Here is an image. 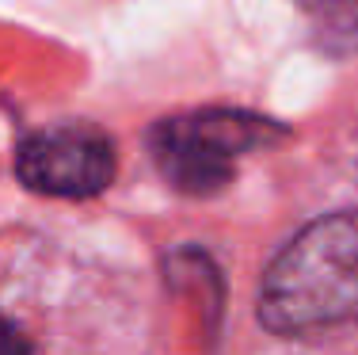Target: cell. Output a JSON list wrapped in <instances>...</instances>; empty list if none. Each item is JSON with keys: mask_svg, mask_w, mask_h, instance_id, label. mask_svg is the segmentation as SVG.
<instances>
[{"mask_svg": "<svg viewBox=\"0 0 358 355\" xmlns=\"http://www.w3.org/2000/svg\"><path fill=\"white\" fill-rule=\"evenodd\" d=\"M259 317L275 333H317L358 321V210L309 222L271 260Z\"/></svg>", "mask_w": 358, "mask_h": 355, "instance_id": "1", "label": "cell"}, {"mask_svg": "<svg viewBox=\"0 0 358 355\" xmlns=\"http://www.w3.org/2000/svg\"><path fill=\"white\" fill-rule=\"evenodd\" d=\"M278 134L275 123L244 111H194L152 126L149 149L164 180L183 195L221 191L236 172L241 153L267 146Z\"/></svg>", "mask_w": 358, "mask_h": 355, "instance_id": "2", "label": "cell"}, {"mask_svg": "<svg viewBox=\"0 0 358 355\" xmlns=\"http://www.w3.org/2000/svg\"><path fill=\"white\" fill-rule=\"evenodd\" d=\"M15 172L23 188L38 195H57V199H84L99 195L115 180V149L107 134L96 126H54L38 130L15 153Z\"/></svg>", "mask_w": 358, "mask_h": 355, "instance_id": "3", "label": "cell"}, {"mask_svg": "<svg viewBox=\"0 0 358 355\" xmlns=\"http://www.w3.org/2000/svg\"><path fill=\"white\" fill-rule=\"evenodd\" d=\"M313 35L328 54H347L358 46V0H305Z\"/></svg>", "mask_w": 358, "mask_h": 355, "instance_id": "4", "label": "cell"}, {"mask_svg": "<svg viewBox=\"0 0 358 355\" xmlns=\"http://www.w3.org/2000/svg\"><path fill=\"white\" fill-rule=\"evenodd\" d=\"M0 355H31L27 336H23L20 328H15V321L4 317V314H0Z\"/></svg>", "mask_w": 358, "mask_h": 355, "instance_id": "5", "label": "cell"}]
</instances>
